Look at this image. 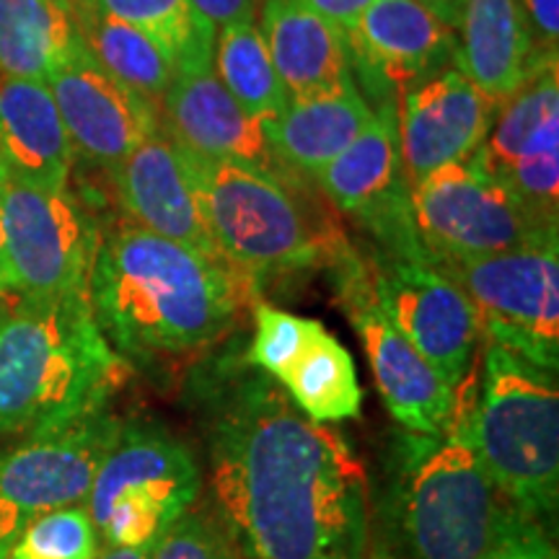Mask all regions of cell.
Instances as JSON below:
<instances>
[{"mask_svg":"<svg viewBox=\"0 0 559 559\" xmlns=\"http://www.w3.org/2000/svg\"><path fill=\"white\" fill-rule=\"evenodd\" d=\"M218 373L205 404L210 500L243 557L366 559L368 477L347 440L249 362Z\"/></svg>","mask_w":559,"mask_h":559,"instance_id":"cell-1","label":"cell"},{"mask_svg":"<svg viewBox=\"0 0 559 559\" xmlns=\"http://www.w3.org/2000/svg\"><path fill=\"white\" fill-rule=\"evenodd\" d=\"M260 290L223 257L164 239L132 223L99 239L88 304L128 366L205 353L234 332Z\"/></svg>","mask_w":559,"mask_h":559,"instance_id":"cell-2","label":"cell"},{"mask_svg":"<svg viewBox=\"0 0 559 559\" xmlns=\"http://www.w3.org/2000/svg\"><path fill=\"white\" fill-rule=\"evenodd\" d=\"M5 298H0V436H32L107 407L130 366L102 334L88 296Z\"/></svg>","mask_w":559,"mask_h":559,"instance_id":"cell-3","label":"cell"},{"mask_svg":"<svg viewBox=\"0 0 559 559\" xmlns=\"http://www.w3.org/2000/svg\"><path fill=\"white\" fill-rule=\"evenodd\" d=\"M456 423L479 466L528 519L555 515L559 500L557 373L487 342L481 383Z\"/></svg>","mask_w":559,"mask_h":559,"instance_id":"cell-4","label":"cell"},{"mask_svg":"<svg viewBox=\"0 0 559 559\" xmlns=\"http://www.w3.org/2000/svg\"><path fill=\"white\" fill-rule=\"evenodd\" d=\"M179 151L210 239L257 290L270 280L330 267L347 243L337 228L313 221L300 200L304 185L198 156L181 145Z\"/></svg>","mask_w":559,"mask_h":559,"instance_id":"cell-5","label":"cell"},{"mask_svg":"<svg viewBox=\"0 0 559 559\" xmlns=\"http://www.w3.org/2000/svg\"><path fill=\"white\" fill-rule=\"evenodd\" d=\"M394 508L407 559H489L510 515L456 415L440 436H404Z\"/></svg>","mask_w":559,"mask_h":559,"instance_id":"cell-6","label":"cell"},{"mask_svg":"<svg viewBox=\"0 0 559 559\" xmlns=\"http://www.w3.org/2000/svg\"><path fill=\"white\" fill-rule=\"evenodd\" d=\"M200 498L202 472L190 445L156 423H122L86 508L102 549H153Z\"/></svg>","mask_w":559,"mask_h":559,"instance_id":"cell-7","label":"cell"},{"mask_svg":"<svg viewBox=\"0 0 559 559\" xmlns=\"http://www.w3.org/2000/svg\"><path fill=\"white\" fill-rule=\"evenodd\" d=\"M432 264L472 300L481 337L557 373L559 239Z\"/></svg>","mask_w":559,"mask_h":559,"instance_id":"cell-8","label":"cell"},{"mask_svg":"<svg viewBox=\"0 0 559 559\" xmlns=\"http://www.w3.org/2000/svg\"><path fill=\"white\" fill-rule=\"evenodd\" d=\"M120 430L122 419L104 407L60 428L32 432L0 459V559L34 519L88 500Z\"/></svg>","mask_w":559,"mask_h":559,"instance_id":"cell-9","label":"cell"},{"mask_svg":"<svg viewBox=\"0 0 559 559\" xmlns=\"http://www.w3.org/2000/svg\"><path fill=\"white\" fill-rule=\"evenodd\" d=\"M412 218L432 262L474 260L559 239L513 194L469 164H445L409 190Z\"/></svg>","mask_w":559,"mask_h":559,"instance_id":"cell-10","label":"cell"},{"mask_svg":"<svg viewBox=\"0 0 559 559\" xmlns=\"http://www.w3.org/2000/svg\"><path fill=\"white\" fill-rule=\"evenodd\" d=\"M362 262L379 309L440 379L461 394L481 342L477 311L466 293L432 260H407L370 249Z\"/></svg>","mask_w":559,"mask_h":559,"instance_id":"cell-11","label":"cell"},{"mask_svg":"<svg viewBox=\"0 0 559 559\" xmlns=\"http://www.w3.org/2000/svg\"><path fill=\"white\" fill-rule=\"evenodd\" d=\"M559 230V58H544L500 104L485 143L466 160Z\"/></svg>","mask_w":559,"mask_h":559,"instance_id":"cell-12","label":"cell"},{"mask_svg":"<svg viewBox=\"0 0 559 559\" xmlns=\"http://www.w3.org/2000/svg\"><path fill=\"white\" fill-rule=\"evenodd\" d=\"M330 270L342 309L366 347L389 415L407 432L440 436L456 415L459 394L379 309L362 254L345 243L334 254Z\"/></svg>","mask_w":559,"mask_h":559,"instance_id":"cell-13","label":"cell"},{"mask_svg":"<svg viewBox=\"0 0 559 559\" xmlns=\"http://www.w3.org/2000/svg\"><path fill=\"white\" fill-rule=\"evenodd\" d=\"M3 228L16 293L32 298L88 296L99 230L68 190L3 185Z\"/></svg>","mask_w":559,"mask_h":559,"instance_id":"cell-14","label":"cell"},{"mask_svg":"<svg viewBox=\"0 0 559 559\" xmlns=\"http://www.w3.org/2000/svg\"><path fill=\"white\" fill-rule=\"evenodd\" d=\"M319 192L358 223L383 254L430 260L412 218L409 185L396 135V102L373 109V122L313 179Z\"/></svg>","mask_w":559,"mask_h":559,"instance_id":"cell-15","label":"cell"},{"mask_svg":"<svg viewBox=\"0 0 559 559\" xmlns=\"http://www.w3.org/2000/svg\"><path fill=\"white\" fill-rule=\"evenodd\" d=\"M353 79L396 102L404 91L445 68H459V34L419 0H373L345 29Z\"/></svg>","mask_w":559,"mask_h":559,"instance_id":"cell-16","label":"cell"},{"mask_svg":"<svg viewBox=\"0 0 559 559\" xmlns=\"http://www.w3.org/2000/svg\"><path fill=\"white\" fill-rule=\"evenodd\" d=\"M396 99V135L409 190L440 166L466 164L500 111V104L459 68L440 70Z\"/></svg>","mask_w":559,"mask_h":559,"instance_id":"cell-17","label":"cell"},{"mask_svg":"<svg viewBox=\"0 0 559 559\" xmlns=\"http://www.w3.org/2000/svg\"><path fill=\"white\" fill-rule=\"evenodd\" d=\"M47 86L73 151L107 171L160 124L156 104L109 75L86 47L55 70Z\"/></svg>","mask_w":559,"mask_h":559,"instance_id":"cell-18","label":"cell"},{"mask_svg":"<svg viewBox=\"0 0 559 559\" xmlns=\"http://www.w3.org/2000/svg\"><path fill=\"white\" fill-rule=\"evenodd\" d=\"M158 115L164 130L181 148L205 158L230 160L290 185H304V179L293 177L280 164L264 124L251 120L239 107L213 68L177 73L160 99Z\"/></svg>","mask_w":559,"mask_h":559,"instance_id":"cell-19","label":"cell"},{"mask_svg":"<svg viewBox=\"0 0 559 559\" xmlns=\"http://www.w3.org/2000/svg\"><path fill=\"white\" fill-rule=\"evenodd\" d=\"M132 226L221 257L202 221L181 151L164 124L109 171Z\"/></svg>","mask_w":559,"mask_h":559,"instance_id":"cell-20","label":"cell"},{"mask_svg":"<svg viewBox=\"0 0 559 559\" xmlns=\"http://www.w3.org/2000/svg\"><path fill=\"white\" fill-rule=\"evenodd\" d=\"M0 160L9 181L68 187L73 145L47 83L0 75Z\"/></svg>","mask_w":559,"mask_h":559,"instance_id":"cell-21","label":"cell"},{"mask_svg":"<svg viewBox=\"0 0 559 559\" xmlns=\"http://www.w3.org/2000/svg\"><path fill=\"white\" fill-rule=\"evenodd\" d=\"M373 122V107L358 83L290 96L283 115L264 124L280 164L293 177L313 181L317 174Z\"/></svg>","mask_w":559,"mask_h":559,"instance_id":"cell-22","label":"cell"},{"mask_svg":"<svg viewBox=\"0 0 559 559\" xmlns=\"http://www.w3.org/2000/svg\"><path fill=\"white\" fill-rule=\"evenodd\" d=\"M260 29L288 96L355 81L345 32L300 0H264Z\"/></svg>","mask_w":559,"mask_h":559,"instance_id":"cell-23","label":"cell"},{"mask_svg":"<svg viewBox=\"0 0 559 559\" xmlns=\"http://www.w3.org/2000/svg\"><path fill=\"white\" fill-rule=\"evenodd\" d=\"M459 70L502 104L536 66L521 0H464L459 16Z\"/></svg>","mask_w":559,"mask_h":559,"instance_id":"cell-24","label":"cell"},{"mask_svg":"<svg viewBox=\"0 0 559 559\" xmlns=\"http://www.w3.org/2000/svg\"><path fill=\"white\" fill-rule=\"evenodd\" d=\"M81 47L70 3L0 0V75L47 83Z\"/></svg>","mask_w":559,"mask_h":559,"instance_id":"cell-25","label":"cell"},{"mask_svg":"<svg viewBox=\"0 0 559 559\" xmlns=\"http://www.w3.org/2000/svg\"><path fill=\"white\" fill-rule=\"evenodd\" d=\"M70 11L81 45L91 58L143 99L160 107V99L177 79V66L169 52L138 26L109 16L91 0H73Z\"/></svg>","mask_w":559,"mask_h":559,"instance_id":"cell-26","label":"cell"},{"mask_svg":"<svg viewBox=\"0 0 559 559\" xmlns=\"http://www.w3.org/2000/svg\"><path fill=\"white\" fill-rule=\"evenodd\" d=\"M300 415L319 425L355 419L362 407V389L353 355L347 347L321 330L288 373L277 381Z\"/></svg>","mask_w":559,"mask_h":559,"instance_id":"cell-27","label":"cell"},{"mask_svg":"<svg viewBox=\"0 0 559 559\" xmlns=\"http://www.w3.org/2000/svg\"><path fill=\"white\" fill-rule=\"evenodd\" d=\"M213 73L251 120L262 124L277 120L290 99L254 21L228 24L218 32Z\"/></svg>","mask_w":559,"mask_h":559,"instance_id":"cell-28","label":"cell"},{"mask_svg":"<svg viewBox=\"0 0 559 559\" xmlns=\"http://www.w3.org/2000/svg\"><path fill=\"white\" fill-rule=\"evenodd\" d=\"M91 3L156 39L169 52L177 73L213 68L218 29L200 16L190 0H91Z\"/></svg>","mask_w":559,"mask_h":559,"instance_id":"cell-29","label":"cell"},{"mask_svg":"<svg viewBox=\"0 0 559 559\" xmlns=\"http://www.w3.org/2000/svg\"><path fill=\"white\" fill-rule=\"evenodd\" d=\"M249 309L251 319H254V337L249 342L247 362L277 383L296 366V360L306 353L313 337L324 330V324L317 319L296 317V313L277 309L260 296L251 300Z\"/></svg>","mask_w":559,"mask_h":559,"instance_id":"cell-30","label":"cell"},{"mask_svg":"<svg viewBox=\"0 0 559 559\" xmlns=\"http://www.w3.org/2000/svg\"><path fill=\"white\" fill-rule=\"evenodd\" d=\"M102 551L99 531L86 502L39 515L5 551V559H96Z\"/></svg>","mask_w":559,"mask_h":559,"instance_id":"cell-31","label":"cell"},{"mask_svg":"<svg viewBox=\"0 0 559 559\" xmlns=\"http://www.w3.org/2000/svg\"><path fill=\"white\" fill-rule=\"evenodd\" d=\"M151 559H247L239 539L215 508L200 498L153 547Z\"/></svg>","mask_w":559,"mask_h":559,"instance_id":"cell-32","label":"cell"},{"mask_svg":"<svg viewBox=\"0 0 559 559\" xmlns=\"http://www.w3.org/2000/svg\"><path fill=\"white\" fill-rule=\"evenodd\" d=\"M489 559H559L555 542L549 539L542 521L528 519L510 508V515L502 526L500 542Z\"/></svg>","mask_w":559,"mask_h":559,"instance_id":"cell-33","label":"cell"},{"mask_svg":"<svg viewBox=\"0 0 559 559\" xmlns=\"http://www.w3.org/2000/svg\"><path fill=\"white\" fill-rule=\"evenodd\" d=\"M536 60L559 58V0H521Z\"/></svg>","mask_w":559,"mask_h":559,"instance_id":"cell-34","label":"cell"},{"mask_svg":"<svg viewBox=\"0 0 559 559\" xmlns=\"http://www.w3.org/2000/svg\"><path fill=\"white\" fill-rule=\"evenodd\" d=\"M202 19H207L215 29L241 21H254L257 0H190Z\"/></svg>","mask_w":559,"mask_h":559,"instance_id":"cell-35","label":"cell"},{"mask_svg":"<svg viewBox=\"0 0 559 559\" xmlns=\"http://www.w3.org/2000/svg\"><path fill=\"white\" fill-rule=\"evenodd\" d=\"M300 3H306L309 9L321 13L324 19H330L332 24H337L345 32L373 0H300Z\"/></svg>","mask_w":559,"mask_h":559,"instance_id":"cell-36","label":"cell"},{"mask_svg":"<svg viewBox=\"0 0 559 559\" xmlns=\"http://www.w3.org/2000/svg\"><path fill=\"white\" fill-rule=\"evenodd\" d=\"M16 296V275H13L9 247H5V228H3V185H0V298Z\"/></svg>","mask_w":559,"mask_h":559,"instance_id":"cell-37","label":"cell"},{"mask_svg":"<svg viewBox=\"0 0 559 559\" xmlns=\"http://www.w3.org/2000/svg\"><path fill=\"white\" fill-rule=\"evenodd\" d=\"M419 3L436 13V16L443 21V24H449L451 29H456L459 26V16H461V9H464V0H419Z\"/></svg>","mask_w":559,"mask_h":559,"instance_id":"cell-38","label":"cell"},{"mask_svg":"<svg viewBox=\"0 0 559 559\" xmlns=\"http://www.w3.org/2000/svg\"><path fill=\"white\" fill-rule=\"evenodd\" d=\"M153 549L143 547V549H102L96 559H151Z\"/></svg>","mask_w":559,"mask_h":559,"instance_id":"cell-39","label":"cell"},{"mask_svg":"<svg viewBox=\"0 0 559 559\" xmlns=\"http://www.w3.org/2000/svg\"><path fill=\"white\" fill-rule=\"evenodd\" d=\"M5 181H9V171H5L3 160H0V185H5Z\"/></svg>","mask_w":559,"mask_h":559,"instance_id":"cell-40","label":"cell"},{"mask_svg":"<svg viewBox=\"0 0 559 559\" xmlns=\"http://www.w3.org/2000/svg\"><path fill=\"white\" fill-rule=\"evenodd\" d=\"M60 3H73V0H60Z\"/></svg>","mask_w":559,"mask_h":559,"instance_id":"cell-41","label":"cell"}]
</instances>
